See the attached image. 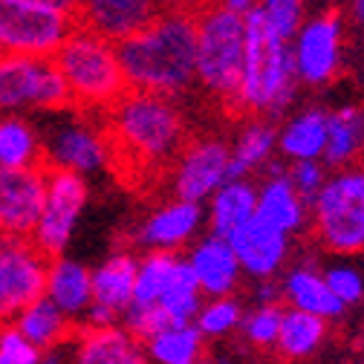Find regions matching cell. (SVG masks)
Masks as SVG:
<instances>
[{
    "mask_svg": "<svg viewBox=\"0 0 364 364\" xmlns=\"http://www.w3.org/2000/svg\"><path fill=\"white\" fill-rule=\"evenodd\" d=\"M127 90L165 99L188 96L197 87V21L194 12L162 6L154 21L116 43Z\"/></svg>",
    "mask_w": 364,
    "mask_h": 364,
    "instance_id": "cell-1",
    "label": "cell"
},
{
    "mask_svg": "<svg viewBox=\"0 0 364 364\" xmlns=\"http://www.w3.org/2000/svg\"><path fill=\"white\" fill-rule=\"evenodd\" d=\"M110 139V162L136 173H168L179 148L188 142V122L176 99L124 90L122 99L102 113Z\"/></svg>",
    "mask_w": 364,
    "mask_h": 364,
    "instance_id": "cell-2",
    "label": "cell"
},
{
    "mask_svg": "<svg viewBox=\"0 0 364 364\" xmlns=\"http://www.w3.org/2000/svg\"><path fill=\"white\" fill-rule=\"evenodd\" d=\"M246 23V47H243V70L237 81V93L229 105L235 116H263L281 119L292 110L298 96V73L292 61L289 41L278 38L269 29L260 9L243 15Z\"/></svg>",
    "mask_w": 364,
    "mask_h": 364,
    "instance_id": "cell-3",
    "label": "cell"
},
{
    "mask_svg": "<svg viewBox=\"0 0 364 364\" xmlns=\"http://www.w3.org/2000/svg\"><path fill=\"white\" fill-rule=\"evenodd\" d=\"M53 61L67 84L73 110L102 116L127 90L116 43L81 23H75Z\"/></svg>",
    "mask_w": 364,
    "mask_h": 364,
    "instance_id": "cell-4",
    "label": "cell"
},
{
    "mask_svg": "<svg viewBox=\"0 0 364 364\" xmlns=\"http://www.w3.org/2000/svg\"><path fill=\"white\" fill-rule=\"evenodd\" d=\"M197 21V87L229 110L243 70L246 23L217 4L194 12Z\"/></svg>",
    "mask_w": 364,
    "mask_h": 364,
    "instance_id": "cell-5",
    "label": "cell"
},
{
    "mask_svg": "<svg viewBox=\"0 0 364 364\" xmlns=\"http://www.w3.org/2000/svg\"><path fill=\"white\" fill-rule=\"evenodd\" d=\"M309 229L333 255L364 252V165L330 171L309 203Z\"/></svg>",
    "mask_w": 364,
    "mask_h": 364,
    "instance_id": "cell-6",
    "label": "cell"
},
{
    "mask_svg": "<svg viewBox=\"0 0 364 364\" xmlns=\"http://www.w3.org/2000/svg\"><path fill=\"white\" fill-rule=\"evenodd\" d=\"M64 113L73 110L67 84L53 58L0 55V116L15 113Z\"/></svg>",
    "mask_w": 364,
    "mask_h": 364,
    "instance_id": "cell-7",
    "label": "cell"
},
{
    "mask_svg": "<svg viewBox=\"0 0 364 364\" xmlns=\"http://www.w3.org/2000/svg\"><path fill=\"white\" fill-rule=\"evenodd\" d=\"M75 18L55 12L38 0H0V50L29 58H53Z\"/></svg>",
    "mask_w": 364,
    "mask_h": 364,
    "instance_id": "cell-8",
    "label": "cell"
},
{
    "mask_svg": "<svg viewBox=\"0 0 364 364\" xmlns=\"http://www.w3.org/2000/svg\"><path fill=\"white\" fill-rule=\"evenodd\" d=\"M73 113L75 116H61L47 130V136H41L43 165L58 171H73L78 176L105 173L113 165L105 124L84 119L87 113L81 110H73Z\"/></svg>",
    "mask_w": 364,
    "mask_h": 364,
    "instance_id": "cell-9",
    "label": "cell"
},
{
    "mask_svg": "<svg viewBox=\"0 0 364 364\" xmlns=\"http://www.w3.org/2000/svg\"><path fill=\"white\" fill-rule=\"evenodd\" d=\"M341 47H344V18L338 9H321L315 15H306L301 29L289 41L298 81L312 90L333 84L341 73V53H344Z\"/></svg>",
    "mask_w": 364,
    "mask_h": 364,
    "instance_id": "cell-10",
    "label": "cell"
},
{
    "mask_svg": "<svg viewBox=\"0 0 364 364\" xmlns=\"http://www.w3.org/2000/svg\"><path fill=\"white\" fill-rule=\"evenodd\" d=\"M87 200H90L87 176L47 168V194H43V208L29 240L47 257L64 255L75 235L81 211L87 208Z\"/></svg>",
    "mask_w": 364,
    "mask_h": 364,
    "instance_id": "cell-11",
    "label": "cell"
},
{
    "mask_svg": "<svg viewBox=\"0 0 364 364\" xmlns=\"http://www.w3.org/2000/svg\"><path fill=\"white\" fill-rule=\"evenodd\" d=\"M50 257L29 237L0 235V324H12L18 312L43 298Z\"/></svg>",
    "mask_w": 364,
    "mask_h": 364,
    "instance_id": "cell-12",
    "label": "cell"
},
{
    "mask_svg": "<svg viewBox=\"0 0 364 364\" xmlns=\"http://www.w3.org/2000/svg\"><path fill=\"white\" fill-rule=\"evenodd\" d=\"M229 179V142L220 136H188L168 168L171 194L205 205V200Z\"/></svg>",
    "mask_w": 364,
    "mask_h": 364,
    "instance_id": "cell-13",
    "label": "cell"
},
{
    "mask_svg": "<svg viewBox=\"0 0 364 364\" xmlns=\"http://www.w3.org/2000/svg\"><path fill=\"white\" fill-rule=\"evenodd\" d=\"M47 194V165L0 168V235L32 237Z\"/></svg>",
    "mask_w": 364,
    "mask_h": 364,
    "instance_id": "cell-14",
    "label": "cell"
},
{
    "mask_svg": "<svg viewBox=\"0 0 364 364\" xmlns=\"http://www.w3.org/2000/svg\"><path fill=\"white\" fill-rule=\"evenodd\" d=\"M205 223V211L200 203H188L171 197L159 203L133 232V243L145 252H179L188 246Z\"/></svg>",
    "mask_w": 364,
    "mask_h": 364,
    "instance_id": "cell-15",
    "label": "cell"
},
{
    "mask_svg": "<svg viewBox=\"0 0 364 364\" xmlns=\"http://www.w3.org/2000/svg\"><path fill=\"white\" fill-rule=\"evenodd\" d=\"M225 240H229L232 252L237 255L243 275H249L255 281L275 278L289 257V235L275 229L272 223L260 220L257 214L252 220H246L243 225H237Z\"/></svg>",
    "mask_w": 364,
    "mask_h": 364,
    "instance_id": "cell-16",
    "label": "cell"
},
{
    "mask_svg": "<svg viewBox=\"0 0 364 364\" xmlns=\"http://www.w3.org/2000/svg\"><path fill=\"white\" fill-rule=\"evenodd\" d=\"M159 9L162 0H81L75 23L119 43L122 38L133 35L148 21H154Z\"/></svg>",
    "mask_w": 364,
    "mask_h": 364,
    "instance_id": "cell-17",
    "label": "cell"
},
{
    "mask_svg": "<svg viewBox=\"0 0 364 364\" xmlns=\"http://www.w3.org/2000/svg\"><path fill=\"white\" fill-rule=\"evenodd\" d=\"M188 266L194 272V278L200 284V292L208 298H229L240 287L243 269L237 263V255L232 252L225 237L205 235L197 240L188 252Z\"/></svg>",
    "mask_w": 364,
    "mask_h": 364,
    "instance_id": "cell-18",
    "label": "cell"
},
{
    "mask_svg": "<svg viewBox=\"0 0 364 364\" xmlns=\"http://www.w3.org/2000/svg\"><path fill=\"white\" fill-rule=\"evenodd\" d=\"M278 156V124L263 116H246L229 145V179H252Z\"/></svg>",
    "mask_w": 364,
    "mask_h": 364,
    "instance_id": "cell-19",
    "label": "cell"
},
{
    "mask_svg": "<svg viewBox=\"0 0 364 364\" xmlns=\"http://www.w3.org/2000/svg\"><path fill=\"white\" fill-rule=\"evenodd\" d=\"M255 214L266 223H272L284 235H304L309 225V205L298 197L292 182L284 173H266L257 182V205Z\"/></svg>",
    "mask_w": 364,
    "mask_h": 364,
    "instance_id": "cell-20",
    "label": "cell"
},
{
    "mask_svg": "<svg viewBox=\"0 0 364 364\" xmlns=\"http://www.w3.org/2000/svg\"><path fill=\"white\" fill-rule=\"evenodd\" d=\"M73 364H151L145 344L136 341L122 324L93 330L84 327L75 338Z\"/></svg>",
    "mask_w": 364,
    "mask_h": 364,
    "instance_id": "cell-21",
    "label": "cell"
},
{
    "mask_svg": "<svg viewBox=\"0 0 364 364\" xmlns=\"http://www.w3.org/2000/svg\"><path fill=\"white\" fill-rule=\"evenodd\" d=\"M43 298H50L70 321L84 318L87 306L93 304V287H90V269L81 260H73L67 255L50 257L47 266V287Z\"/></svg>",
    "mask_w": 364,
    "mask_h": 364,
    "instance_id": "cell-22",
    "label": "cell"
},
{
    "mask_svg": "<svg viewBox=\"0 0 364 364\" xmlns=\"http://www.w3.org/2000/svg\"><path fill=\"white\" fill-rule=\"evenodd\" d=\"M327 145V110L324 107H304L289 113L278 127V156L284 162H306L321 159Z\"/></svg>",
    "mask_w": 364,
    "mask_h": 364,
    "instance_id": "cell-23",
    "label": "cell"
},
{
    "mask_svg": "<svg viewBox=\"0 0 364 364\" xmlns=\"http://www.w3.org/2000/svg\"><path fill=\"white\" fill-rule=\"evenodd\" d=\"M257 182L255 179H225L205 200V223L214 237H229L237 225L255 217Z\"/></svg>",
    "mask_w": 364,
    "mask_h": 364,
    "instance_id": "cell-24",
    "label": "cell"
},
{
    "mask_svg": "<svg viewBox=\"0 0 364 364\" xmlns=\"http://www.w3.org/2000/svg\"><path fill=\"white\" fill-rule=\"evenodd\" d=\"M281 301H287L292 309L312 312L324 321L341 318L344 304L330 292L324 275L315 266H292L281 281Z\"/></svg>",
    "mask_w": 364,
    "mask_h": 364,
    "instance_id": "cell-25",
    "label": "cell"
},
{
    "mask_svg": "<svg viewBox=\"0 0 364 364\" xmlns=\"http://www.w3.org/2000/svg\"><path fill=\"white\" fill-rule=\"evenodd\" d=\"M361 148H364V107L341 105L336 110H327V145L321 162L330 171L358 165Z\"/></svg>",
    "mask_w": 364,
    "mask_h": 364,
    "instance_id": "cell-26",
    "label": "cell"
},
{
    "mask_svg": "<svg viewBox=\"0 0 364 364\" xmlns=\"http://www.w3.org/2000/svg\"><path fill=\"white\" fill-rule=\"evenodd\" d=\"M133 278H136V255L113 252L96 269H90L93 304L107 306L122 321V312L133 304Z\"/></svg>",
    "mask_w": 364,
    "mask_h": 364,
    "instance_id": "cell-27",
    "label": "cell"
},
{
    "mask_svg": "<svg viewBox=\"0 0 364 364\" xmlns=\"http://www.w3.org/2000/svg\"><path fill=\"white\" fill-rule=\"evenodd\" d=\"M12 327L41 353L43 350H55L67 336L73 321L50 301V298H38L32 301L26 309L18 312V318L12 321Z\"/></svg>",
    "mask_w": 364,
    "mask_h": 364,
    "instance_id": "cell-28",
    "label": "cell"
},
{
    "mask_svg": "<svg viewBox=\"0 0 364 364\" xmlns=\"http://www.w3.org/2000/svg\"><path fill=\"white\" fill-rule=\"evenodd\" d=\"M324 336H327V321L324 318L289 306V309H284V318H281L275 350L281 353V358L298 361V358L312 355L318 347H321Z\"/></svg>",
    "mask_w": 364,
    "mask_h": 364,
    "instance_id": "cell-29",
    "label": "cell"
},
{
    "mask_svg": "<svg viewBox=\"0 0 364 364\" xmlns=\"http://www.w3.org/2000/svg\"><path fill=\"white\" fill-rule=\"evenodd\" d=\"M43 165L41 133L15 113L0 116V168H35Z\"/></svg>",
    "mask_w": 364,
    "mask_h": 364,
    "instance_id": "cell-30",
    "label": "cell"
},
{
    "mask_svg": "<svg viewBox=\"0 0 364 364\" xmlns=\"http://www.w3.org/2000/svg\"><path fill=\"white\" fill-rule=\"evenodd\" d=\"M156 306H162V312L168 315L171 324H194V318L203 306V292H200V284H197L186 257H179V263L173 269L165 292L159 295Z\"/></svg>",
    "mask_w": 364,
    "mask_h": 364,
    "instance_id": "cell-31",
    "label": "cell"
},
{
    "mask_svg": "<svg viewBox=\"0 0 364 364\" xmlns=\"http://www.w3.org/2000/svg\"><path fill=\"white\" fill-rule=\"evenodd\" d=\"M151 364H194L203 353V333L194 324H171L145 341Z\"/></svg>",
    "mask_w": 364,
    "mask_h": 364,
    "instance_id": "cell-32",
    "label": "cell"
},
{
    "mask_svg": "<svg viewBox=\"0 0 364 364\" xmlns=\"http://www.w3.org/2000/svg\"><path fill=\"white\" fill-rule=\"evenodd\" d=\"M176 263H179V252H145L142 257H136L133 304L139 306L156 304L173 275Z\"/></svg>",
    "mask_w": 364,
    "mask_h": 364,
    "instance_id": "cell-33",
    "label": "cell"
},
{
    "mask_svg": "<svg viewBox=\"0 0 364 364\" xmlns=\"http://www.w3.org/2000/svg\"><path fill=\"white\" fill-rule=\"evenodd\" d=\"M240 321H243V306L229 295V298H211L205 306H200L194 327L203 333V338H220L237 330Z\"/></svg>",
    "mask_w": 364,
    "mask_h": 364,
    "instance_id": "cell-34",
    "label": "cell"
},
{
    "mask_svg": "<svg viewBox=\"0 0 364 364\" xmlns=\"http://www.w3.org/2000/svg\"><path fill=\"white\" fill-rule=\"evenodd\" d=\"M257 9L266 18L269 29L284 41H292V35L306 21V0H257Z\"/></svg>",
    "mask_w": 364,
    "mask_h": 364,
    "instance_id": "cell-35",
    "label": "cell"
},
{
    "mask_svg": "<svg viewBox=\"0 0 364 364\" xmlns=\"http://www.w3.org/2000/svg\"><path fill=\"white\" fill-rule=\"evenodd\" d=\"M281 318H284L281 304H257V309L243 315V321H240L243 336L257 347H275V338H278V330H281Z\"/></svg>",
    "mask_w": 364,
    "mask_h": 364,
    "instance_id": "cell-36",
    "label": "cell"
},
{
    "mask_svg": "<svg viewBox=\"0 0 364 364\" xmlns=\"http://www.w3.org/2000/svg\"><path fill=\"white\" fill-rule=\"evenodd\" d=\"M330 292L344 304V306H353L364 298V272H358L355 266H347V263H336L330 266L327 272H321Z\"/></svg>",
    "mask_w": 364,
    "mask_h": 364,
    "instance_id": "cell-37",
    "label": "cell"
},
{
    "mask_svg": "<svg viewBox=\"0 0 364 364\" xmlns=\"http://www.w3.org/2000/svg\"><path fill=\"white\" fill-rule=\"evenodd\" d=\"M327 173H330V168L321 159H306V162H289L287 165V179L292 182V188L298 191V197L306 205L315 200L318 191H321Z\"/></svg>",
    "mask_w": 364,
    "mask_h": 364,
    "instance_id": "cell-38",
    "label": "cell"
},
{
    "mask_svg": "<svg viewBox=\"0 0 364 364\" xmlns=\"http://www.w3.org/2000/svg\"><path fill=\"white\" fill-rule=\"evenodd\" d=\"M41 350L32 347L12 324L0 327V364H38Z\"/></svg>",
    "mask_w": 364,
    "mask_h": 364,
    "instance_id": "cell-39",
    "label": "cell"
},
{
    "mask_svg": "<svg viewBox=\"0 0 364 364\" xmlns=\"http://www.w3.org/2000/svg\"><path fill=\"white\" fill-rule=\"evenodd\" d=\"M119 324V315L110 312L107 306L99 304H90L84 312V327H93V330H105V327H116Z\"/></svg>",
    "mask_w": 364,
    "mask_h": 364,
    "instance_id": "cell-40",
    "label": "cell"
},
{
    "mask_svg": "<svg viewBox=\"0 0 364 364\" xmlns=\"http://www.w3.org/2000/svg\"><path fill=\"white\" fill-rule=\"evenodd\" d=\"M281 301V284L275 281H257V304H278Z\"/></svg>",
    "mask_w": 364,
    "mask_h": 364,
    "instance_id": "cell-41",
    "label": "cell"
},
{
    "mask_svg": "<svg viewBox=\"0 0 364 364\" xmlns=\"http://www.w3.org/2000/svg\"><path fill=\"white\" fill-rule=\"evenodd\" d=\"M211 4H217V6H223V9H229V12H235V15H249L252 9H257V0H211Z\"/></svg>",
    "mask_w": 364,
    "mask_h": 364,
    "instance_id": "cell-42",
    "label": "cell"
},
{
    "mask_svg": "<svg viewBox=\"0 0 364 364\" xmlns=\"http://www.w3.org/2000/svg\"><path fill=\"white\" fill-rule=\"evenodd\" d=\"M211 0H162V6L168 9H182V12H200L203 6H208Z\"/></svg>",
    "mask_w": 364,
    "mask_h": 364,
    "instance_id": "cell-43",
    "label": "cell"
},
{
    "mask_svg": "<svg viewBox=\"0 0 364 364\" xmlns=\"http://www.w3.org/2000/svg\"><path fill=\"white\" fill-rule=\"evenodd\" d=\"M38 4H43V6L55 9V12H64V15L75 18V12H78V4H81V0H38Z\"/></svg>",
    "mask_w": 364,
    "mask_h": 364,
    "instance_id": "cell-44",
    "label": "cell"
},
{
    "mask_svg": "<svg viewBox=\"0 0 364 364\" xmlns=\"http://www.w3.org/2000/svg\"><path fill=\"white\" fill-rule=\"evenodd\" d=\"M347 9L358 23H364V0H347Z\"/></svg>",
    "mask_w": 364,
    "mask_h": 364,
    "instance_id": "cell-45",
    "label": "cell"
},
{
    "mask_svg": "<svg viewBox=\"0 0 364 364\" xmlns=\"http://www.w3.org/2000/svg\"><path fill=\"white\" fill-rule=\"evenodd\" d=\"M38 364H64V358H61V353H58V350H43Z\"/></svg>",
    "mask_w": 364,
    "mask_h": 364,
    "instance_id": "cell-46",
    "label": "cell"
},
{
    "mask_svg": "<svg viewBox=\"0 0 364 364\" xmlns=\"http://www.w3.org/2000/svg\"><path fill=\"white\" fill-rule=\"evenodd\" d=\"M338 4L341 0H306V6H315L318 12L321 9H338Z\"/></svg>",
    "mask_w": 364,
    "mask_h": 364,
    "instance_id": "cell-47",
    "label": "cell"
},
{
    "mask_svg": "<svg viewBox=\"0 0 364 364\" xmlns=\"http://www.w3.org/2000/svg\"><path fill=\"white\" fill-rule=\"evenodd\" d=\"M194 364H211V361H203V358H200V361H194Z\"/></svg>",
    "mask_w": 364,
    "mask_h": 364,
    "instance_id": "cell-48",
    "label": "cell"
},
{
    "mask_svg": "<svg viewBox=\"0 0 364 364\" xmlns=\"http://www.w3.org/2000/svg\"><path fill=\"white\" fill-rule=\"evenodd\" d=\"M358 165H364V148H361V162H358Z\"/></svg>",
    "mask_w": 364,
    "mask_h": 364,
    "instance_id": "cell-49",
    "label": "cell"
},
{
    "mask_svg": "<svg viewBox=\"0 0 364 364\" xmlns=\"http://www.w3.org/2000/svg\"><path fill=\"white\" fill-rule=\"evenodd\" d=\"M0 55H4V50H0Z\"/></svg>",
    "mask_w": 364,
    "mask_h": 364,
    "instance_id": "cell-50",
    "label": "cell"
}]
</instances>
